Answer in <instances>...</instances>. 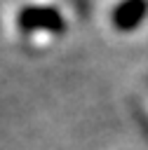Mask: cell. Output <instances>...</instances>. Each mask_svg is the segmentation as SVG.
Here are the masks:
<instances>
[{
  "mask_svg": "<svg viewBox=\"0 0 148 150\" xmlns=\"http://www.w3.org/2000/svg\"><path fill=\"white\" fill-rule=\"evenodd\" d=\"M148 16V0H120L110 9V26L120 33L136 30Z\"/></svg>",
  "mask_w": 148,
  "mask_h": 150,
  "instance_id": "2",
  "label": "cell"
},
{
  "mask_svg": "<svg viewBox=\"0 0 148 150\" xmlns=\"http://www.w3.org/2000/svg\"><path fill=\"white\" fill-rule=\"evenodd\" d=\"M16 28L19 33H47V35H63L66 19L52 5H23L16 12Z\"/></svg>",
  "mask_w": 148,
  "mask_h": 150,
  "instance_id": "1",
  "label": "cell"
}]
</instances>
